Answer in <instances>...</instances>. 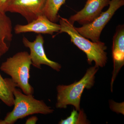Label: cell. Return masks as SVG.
Wrapping results in <instances>:
<instances>
[{
	"label": "cell",
	"instance_id": "1",
	"mask_svg": "<svg viewBox=\"0 0 124 124\" xmlns=\"http://www.w3.org/2000/svg\"><path fill=\"white\" fill-rule=\"evenodd\" d=\"M60 30L59 33L65 32L68 34L72 42L86 54L87 62L91 64L94 62L95 66L103 67L107 62V49L105 43L101 41H91L78 33L74 26V24L68 19L59 16Z\"/></svg>",
	"mask_w": 124,
	"mask_h": 124
},
{
	"label": "cell",
	"instance_id": "13",
	"mask_svg": "<svg viewBox=\"0 0 124 124\" xmlns=\"http://www.w3.org/2000/svg\"><path fill=\"white\" fill-rule=\"evenodd\" d=\"M66 0H46L44 14L51 22H57L59 20V18L58 12L61 6L65 3Z\"/></svg>",
	"mask_w": 124,
	"mask_h": 124
},
{
	"label": "cell",
	"instance_id": "18",
	"mask_svg": "<svg viewBox=\"0 0 124 124\" xmlns=\"http://www.w3.org/2000/svg\"><path fill=\"white\" fill-rule=\"evenodd\" d=\"M0 113H1L0 109Z\"/></svg>",
	"mask_w": 124,
	"mask_h": 124
},
{
	"label": "cell",
	"instance_id": "9",
	"mask_svg": "<svg viewBox=\"0 0 124 124\" xmlns=\"http://www.w3.org/2000/svg\"><path fill=\"white\" fill-rule=\"evenodd\" d=\"M14 30L17 34L33 32L38 34L53 35L55 32L59 33L60 26V24L51 22L44 14H42L27 24H17Z\"/></svg>",
	"mask_w": 124,
	"mask_h": 124
},
{
	"label": "cell",
	"instance_id": "12",
	"mask_svg": "<svg viewBox=\"0 0 124 124\" xmlns=\"http://www.w3.org/2000/svg\"><path fill=\"white\" fill-rule=\"evenodd\" d=\"M17 87L11 78H3L0 73V100L7 106H14V91Z\"/></svg>",
	"mask_w": 124,
	"mask_h": 124
},
{
	"label": "cell",
	"instance_id": "3",
	"mask_svg": "<svg viewBox=\"0 0 124 124\" xmlns=\"http://www.w3.org/2000/svg\"><path fill=\"white\" fill-rule=\"evenodd\" d=\"M31 65L29 54L27 51H21L3 62L0 69L11 77L17 87L24 94H33L34 89L29 82Z\"/></svg>",
	"mask_w": 124,
	"mask_h": 124
},
{
	"label": "cell",
	"instance_id": "10",
	"mask_svg": "<svg viewBox=\"0 0 124 124\" xmlns=\"http://www.w3.org/2000/svg\"><path fill=\"white\" fill-rule=\"evenodd\" d=\"M112 54L114 69L111 81V90L118 72L124 64V25L117 27L113 36L112 46Z\"/></svg>",
	"mask_w": 124,
	"mask_h": 124
},
{
	"label": "cell",
	"instance_id": "15",
	"mask_svg": "<svg viewBox=\"0 0 124 124\" xmlns=\"http://www.w3.org/2000/svg\"><path fill=\"white\" fill-rule=\"evenodd\" d=\"M110 107L111 110L117 112L124 115V103H117L113 101H111Z\"/></svg>",
	"mask_w": 124,
	"mask_h": 124
},
{
	"label": "cell",
	"instance_id": "14",
	"mask_svg": "<svg viewBox=\"0 0 124 124\" xmlns=\"http://www.w3.org/2000/svg\"><path fill=\"white\" fill-rule=\"evenodd\" d=\"M78 113L77 110L73 109L70 116L66 119L62 120L59 122L60 124H87L86 117L84 113L80 110Z\"/></svg>",
	"mask_w": 124,
	"mask_h": 124
},
{
	"label": "cell",
	"instance_id": "8",
	"mask_svg": "<svg viewBox=\"0 0 124 124\" xmlns=\"http://www.w3.org/2000/svg\"><path fill=\"white\" fill-rule=\"evenodd\" d=\"M110 1V0H87L84 8L68 20L73 24L75 22L82 25L90 23L100 15Z\"/></svg>",
	"mask_w": 124,
	"mask_h": 124
},
{
	"label": "cell",
	"instance_id": "6",
	"mask_svg": "<svg viewBox=\"0 0 124 124\" xmlns=\"http://www.w3.org/2000/svg\"><path fill=\"white\" fill-rule=\"evenodd\" d=\"M46 0H7L5 12L20 14L28 23L44 14Z\"/></svg>",
	"mask_w": 124,
	"mask_h": 124
},
{
	"label": "cell",
	"instance_id": "5",
	"mask_svg": "<svg viewBox=\"0 0 124 124\" xmlns=\"http://www.w3.org/2000/svg\"><path fill=\"white\" fill-rule=\"evenodd\" d=\"M107 10L101 12L100 15L92 22L76 28L78 33L82 36L92 41H100V36L103 29L107 24L114 14L119 8L124 5V0H111Z\"/></svg>",
	"mask_w": 124,
	"mask_h": 124
},
{
	"label": "cell",
	"instance_id": "4",
	"mask_svg": "<svg viewBox=\"0 0 124 124\" xmlns=\"http://www.w3.org/2000/svg\"><path fill=\"white\" fill-rule=\"evenodd\" d=\"M98 68L95 66L89 68L83 78L72 84L59 85L57 87V94L56 107L66 108L68 105H71L75 107L76 110L80 111L82 93L85 89H89L93 85L95 75Z\"/></svg>",
	"mask_w": 124,
	"mask_h": 124
},
{
	"label": "cell",
	"instance_id": "7",
	"mask_svg": "<svg viewBox=\"0 0 124 124\" xmlns=\"http://www.w3.org/2000/svg\"><path fill=\"white\" fill-rule=\"evenodd\" d=\"M22 41L24 46L30 49L29 54L32 65L33 67L40 69L41 65H46L57 71L60 70L62 66L60 64L47 58L44 49V40L41 34H39L37 36L34 41H30L24 36L23 37Z\"/></svg>",
	"mask_w": 124,
	"mask_h": 124
},
{
	"label": "cell",
	"instance_id": "2",
	"mask_svg": "<svg viewBox=\"0 0 124 124\" xmlns=\"http://www.w3.org/2000/svg\"><path fill=\"white\" fill-rule=\"evenodd\" d=\"M15 100L13 110L7 113L5 119L0 120V124H13L18 120L36 114L46 115L54 112L51 107L43 100H38L33 94H25L21 89L16 88L14 91Z\"/></svg>",
	"mask_w": 124,
	"mask_h": 124
},
{
	"label": "cell",
	"instance_id": "11",
	"mask_svg": "<svg viewBox=\"0 0 124 124\" xmlns=\"http://www.w3.org/2000/svg\"><path fill=\"white\" fill-rule=\"evenodd\" d=\"M6 13L0 10V58L8 51L13 37L12 22Z\"/></svg>",
	"mask_w": 124,
	"mask_h": 124
},
{
	"label": "cell",
	"instance_id": "17",
	"mask_svg": "<svg viewBox=\"0 0 124 124\" xmlns=\"http://www.w3.org/2000/svg\"><path fill=\"white\" fill-rule=\"evenodd\" d=\"M7 0H0V10L5 12Z\"/></svg>",
	"mask_w": 124,
	"mask_h": 124
},
{
	"label": "cell",
	"instance_id": "16",
	"mask_svg": "<svg viewBox=\"0 0 124 124\" xmlns=\"http://www.w3.org/2000/svg\"><path fill=\"white\" fill-rule=\"evenodd\" d=\"M38 120V117L36 116H33L29 117L26 121L25 124H35Z\"/></svg>",
	"mask_w": 124,
	"mask_h": 124
}]
</instances>
